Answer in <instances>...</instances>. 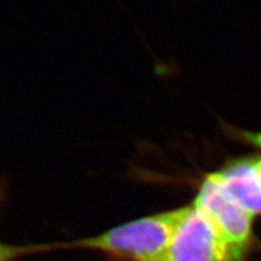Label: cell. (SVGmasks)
Wrapping results in <instances>:
<instances>
[{
	"label": "cell",
	"instance_id": "cell-1",
	"mask_svg": "<svg viewBox=\"0 0 261 261\" xmlns=\"http://www.w3.org/2000/svg\"><path fill=\"white\" fill-rule=\"evenodd\" d=\"M188 205L137 218L93 236L69 243H55V249H86L114 261H167L175 228Z\"/></svg>",
	"mask_w": 261,
	"mask_h": 261
},
{
	"label": "cell",
	"instance_id": "cell-2",
	"mask_svg": "<svg viewBox=\"0 0 261 261\" xmlns=\"http://www.w3.org/2000/svg\"><path fill=\"white\" fill-rule=\"evenodd\" d=\"M246 255L228 242L203 211L190 204L173 234L167 261H244Z\"/></svg>",
	"mask_w": 261,
	"mask_h": 261
},
{
	"label": "cell",
	"instance_id": "cell-3",
	"mask_svg": "<svg viewBox=\"0 0 261 261\" xmlns=\"http://www.w3.org/2000/svg\"><path fill=\"white\" fill-rule=\"evenodd\" d=\"M192 204L210 217L231 244L246 254L252 249L254 215L237 203L212 173L202 181Z\"/></svg>",
	"mask_w": 261,
	"mask_h": 261
},
{
	"label": "cell",
	"instance_id": "cell-4",
	"mask_svg": "<svg viewBox=\"0 0 261 261\" xmlns=\"http://www.w3.org/2000/svg\"><path fill=\"white\" fill-rule=\"evenodd\" d=\"M212 175L244 210L261 214V158L233 161Z\"/></svg>",
	"mask_w": 261,
	"mask_h": 261
},
{
	"label": "cell",
	"instance_id": "cell-5",
	"mask_svg": "<svg viewBox=\"0 0 261 261\" xmlns=\"http://www.w3.org/2000/svg\"><path fill=\"white\" fill-rule=\"evenodd\" d=\"M55 249V244H33V246H17L0 241V261H15L32 254L48 252Z\"/></svg>",
	"mask_w": 261,
	"mask_h": 261
},
{
	"label": "cell",
	"instance_id": "cell-6",
	"mask_svg": "<svg viewBox=\"0 0 261 261\" xmlns=\"http://www.w3.org/2000/svg\"><path fill=\"white\" fill-rule=\"evenodd\" d=\"M231 135L236 137L247 144L261 149V132L254 130H242V129H231Z\"/></svg>",
	"mask_w": 261,
	"mask_h": 261
},
{
	"label": "cell",
	"instance_id": "cell-7",
	"mask_svg": "<svg viewBox=\"0 0 261 261\" xmlns=\"http://www.w3.org/2000/svg\"><path fill=\"white\" fill-rule=\"evenodd\" d=\"M2 196H3V194H2V192H0V202H2Z\"/></svg>",
	"mask_w": 261,
	"mask_h": 261
}]
</instances>
